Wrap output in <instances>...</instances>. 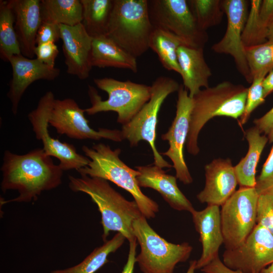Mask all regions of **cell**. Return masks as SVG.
I'll list each match as a JSON object with an SVG mask.
<instances>
[{
	"instance_id": "6da1fadb",
	"label": "cell",
	"mask_w": 273,
	"mask_h": 273,
	"mask_svg": "<svg viewBox=\"0 0 273 273\" xmlns=\"http://www.w3.org/2000/svg\"><path fill=\"white\" fill-rule=\"evenodd\" d=\"M1 170L2 191L16 190L17 197L1 200L3 205L9 202L35 201L42 192L58 187L62 183L63 170L55 164L42 148L33 149L23 155L6 150Z\"/></svg>"
},
{
	"instance_id": "7a4b0ae2",
	"label": "cell",
	"mask_w": 273,
	"mask_h": 273,
	"mask_svg": "<svg viewBox=\"0 0 273 273\" xmlns=\"http://www.w3.org/2000/svg\"><path fill=\"white\" fill-rule=\"evenodd\" d=\"M68 178L71 191L87 194L97 205L101 214L104 242L111 231L121 233L129 242L135 238L133 222L143 215L134 200H126L102 178L69 175Z\"/></svg>"
},
{
	"instance_id": "3957f363",
	"label": "cell",
	"mask_w": 273,
	"mask_h": 273,
	"mask_svg": "<svg viewBox=\"0 0 273 273\" xmlns=\"http://www.w3.org/2000/svg\"><path fill=\"white\" fill-rule=\"evenodd\" d=\"M248 87L229 81L201 89L193 98V107L190 118L186 146L190 154L199 151L198 139L204 125L215 116L240 118L245 107Z\"/></svg>"
},
{
	"instance_id": "277c9868",
	"label": "cell",
	"mask_w": 273,
	"mask_h": 273,
	"mask_svg": "<svg viewBox=\"0 0 273 273\" xmlns=\"http://www.w3.org/2000/svg\"><path fill=\"white\" fill-rule=\"evenodd\" d=\"M82 150L90 161L87 166L77 170L80 175L100 177L113 183L131 195L147 219L155 217L159 211L158 204L141 191L137 180L140 172L120 159V148L112 150L109 145L100 143L92 147L83 146Z\"/></svg>"
},
{
	"instance_id": "5b68a950",
	"label": "cell",
	"mask_w": 273,
	"mask_h": 273,
	"mask_svg": "<svg viewBox=\"0 0 273 273\" xmlns=\"http://www.w3.org/2000/svg\"><path fill=\"white\" fill-rule=\"evenodd\" d=\"M154 27L148 0H114L106 35L137 58L149 49Z\"/></svg>"
},
{
	"instance_id": "8992f818",
	"label": "cell",
	"mask_w": 273,
	"mask_h": 273,
	"mask_svg": "<svg viewBox=\"0 0 273 273\" xmlns=\"http://www.w3.org/2000/svg\"><path fill=\"white\" fill-rule=\"evenodd\" d=\"M94 82L107 93L108 98L103 100L96 89L89 85L91 106L85 109V112L89 115L102 112H116L117 121L122 125L129 122L151 98V85L109 77L95 78Z\"/></svg>"
},
{
	"instance_id": "52a82bcc",
	"label": "cell",
	"mask_w": 273,
	"mask_h": 273,
	"mask_svg": "<svg viewBox=\"0 0 273 273\" xmlns=\"http://www.w3.org/2000/svg\"><path fill=\"white\" fill-rule=\"evenodd\" d=\"M132 226L141 248L135 262L143 273H173L177 263L189 258L193 250L189 243L167 241L150 226L144 216L134 220Z\"/></svg>"
},
{
	"instance_id": "ba28073f",
	"label": "cell",
	"mask_w": 273,
	"mask_h": 273,
	"mask_svg": "<svg viewBox=\"0 0 273 273\" xmlns=\"http://www.w3.org/2000/svg\"><path fill=\"white\" fill-rule=\"evenodd\" d=\"M179 86L173 78L157 77L151 85L149 101L129 122L122 125L121 130L124 140H127L131 147L136 146L141 141L147 142L153 152L154 164L161 168H169L172 165L163 158L155 145L158 113L166 98L178 91Z\"/></svg>"
},
{
	"instance_id": "9c48e42d",
	"label": "cell",
	"mask_w": 273,
	"mask_h": 273,
	"mask_svg": "<svg viewBox=\"0 0 273 273\" xmlns=\"http://www.w3.org/2000/svg\"><path fill=\"white\" fill-rule=\"evenodd\" d=\"M148 9L154 28L171 33L185 46L204 49L208 34L199 26L188 1L149 0Z\"/></svg>"
},
{
	"instance_id": "30bf717a",
	"label": "cell",
	"mask_w": 273,
	"mask_h": 273,
	"mask_svg": "<svg viewBox=\"0 0 273 273\" xmlns=\"http://www.w3.org/2000/svg\"><path fill=\"white\" fill-rule=\"evenodd\" d=\"M258 197L255 187H240L221 206V226L226 249L240 245L256 225Z\"/></svg>"
},
{
	"instance_id": "8fae6325",
	"label": "cell",
	"mask_w": 273,
	"mask_h": 273,
	"mask_svg": "<svg viewBox=\"0 0 273 273\" xmlns=\"http://www.w3.org/2000/svg\"><path fill=\"white\" fill-rule=\"evenodd\" d=\"M55 100L52 91H48L39 99L37 107L28 115L36 138L41 141L45 153L57 158L63 171H77L87 166L90 159L79 154L74 145L52 138L48 130L49 118Z\"/></svg>"
},
{
	"instance_id": "7c38bea8",
	"label": "cell",
	"mask_w": 273,
	"mask_h": 273,
	"mask_svg": "<svg viewBox=\"0 0 273 273\" xmlns=\"http://www.w3.org/2000/svg\"><path fill=\"white\" fill-rule=\"evenodd\" d=\"M85 109L81 108L71 98L55 99L49 118V124L60 134H65L76 140L90 139L99 141L102 139L114 142L124 140L121 130L90 127L85 118Z\"/></svg>"
},
{
	"instance_id": "4fadbf2b",
	"label": "cell",
	"mask_w": 273,
	"mask_h": 273,
	"mask_svg": "<svg viewBox=\"0 0 273 273\" xmlns=\"http://www.w3.org/2000/svg\"><path fill=\"white\" fill-rule=\"evenodd\" d=\"M223 262L228 267L243 273H256L273 263V234L256 224L238 247L225 249Z\"/></svg>"
},
{
	"instance_id": "5bb4252c",
	"label": "cell",
	"mask_w": 273,
	"mask_h": 273,
	"mask_svg": "<svg viewBox=\"0 0 273 273\" xmlns=\"http://www.w3.org/2000/svg\"><path fill=\"white\" fill-rule=\"evenodd\" d=\"M248 1L224 0L222 7L227 17V27L222 38L212 46L213 52L231 56L238 72L249 83L253 78L247 62L242 33L248 17Z\"/></svg>"
},
{
	"instance_id": "9a60e30c",
	"label": "cell",
	"mask_w": 273,
	"mask_h": 273,
	"mask_svg": "<svg viewBox=\"0 0 273 273\" xmlns=\"http://www.w3.org/2000/svg\"><path fill=\"white\" fill-rule=\"evenodd\" d=\"M193 100L188 90L180 85L177 91L175 116L168 131L161 135L167 141L168 149L161 155L167 156L172 161L176 172V177L185 185L193 182V178L187 166L184 156V148L189 131Z\"/></svg>"
},
{
	"instance_id": "2e32d148",
	"label": "cell",
	"mask_w": 273,
	"mask_h": 273,
	"mask_svg": "<svg viewBox=\"0 0 273 273\" xmlns=\"http://www.w3.org/2000/svg\"><path fill=\"white\" fill-rule=\"evenodd\" d=\"M9 62L12 68V77L7 95L12 104V111L15 115L20 100L28 87L36 80H55L59 76L60 70L36 58H28L22 54L12 56Z\"/></svg>"
},
{
	"instance_id": "e0dca14e",
	"label": "cell",
	"mask_w": 273,
	"mask_h": 273,
	"mask_svg": "<svg viewBox=\"0 0 273 273\" xmlns=\"http://www.w3.org/2000/svg\"><path fill=\"white\" fill-rule=\"evenodd\" d=\"M59 27L67 73L81 80L87 79L93 67L90 63L93 38L81 23Z\"/></svg>"
},
{
	"instance_id": "ac0fdd59",
	"label": "cell",
	"mask_w": 273,
	"mask_h": 273,
	"mask_svg": "<svg viewBox=\"0 0 273 273\" xmlns=\"http://www.w3.org/2000/svg\"><path fill=\"white\" fill-rule=\"evenodd\" d=\"M205 184L197 199L207 205L222 206L236 191L238 180L230 159L218 158L205 166Z\"/></svg>"
},
{
	"instance_id": "d6986e66",
	"label": "cell",
	"mask_w": 273,
	"mask_h": 273,
	"mask_svg": "<svg viewBox=\"0 0 273 273\" xmlns=\"http://www.w3.org/2000/svg\"><path fill=\"white\" fill-rule=\"evenodd\" d=\"M191 213L202 247L196 269H201L219 255V248L223 243L220 210L218 206L207 205L202 210L194 209Z\"/></svg>"
},
{
	"instance_id": "ffe728a7",
	"label": "cell",
	"mask_w": 273,
	"mask_h": 273,
	"mask_svg": "<svg viewBox=\"0 0 273 273\" xmlns=\"http://www.w3.org/2000/svg\"><path fill=\"white\" fill-rule=\"evenodd\" d=\"M14 16V27L21 54L34 58L37 31L41 24L40 1L9 0Z\"/></svg>"
},
{
	"instance_id": "44dd1931",
	"label": "cell",
	"mask_w": 273,
	"mask_h": 273,
	"mask_svg": "<svg viewBox=\"0 0 273 273\" xmlns=\"http://www.w3.org/2000/svg\"><path fill=\"white\" fill-rule=\"evenodd\" d=\"M140 172L137 177L140 187L151 188L157 191L173 209L191 213L195 209L178 188L176 176L168 174L155 165L135 167Z\"/></svg>"
},
{
	"instance_id": "7402d4cb",
	"label": "cell",
	"mask_w": 273,
	"mask_h": 273,
	"mask_svg": "<svg viewBox=\"0 0 273 273\" xmlns=\"http://www.w3.org/2000/svg\"><path fill=\"white\" fill-rule=\"evenodd\" d=\"M177 58L183 85L191 98L201 87H209L212 72L205 59L203 48L181 45L177 50Z\"/></svg>"
},
{
	"instance_id": "603a6c76",
	"label": "cell",
	"mask_w": 273,
	"mask_h": 273,
	"mask_svg": "<svg viewBox=\"0 0 273 273\" xmlns=\"http://www.w3.org/2000/svg\"><path fill=\"white\" fill-rule=\"evenodd\" d=\"M90 63L92 67L125 69L134 73L138 71L136 58L107 35L93 38Z\"/></svg>"
},
{
	"instance_id": "cb8c5ba5",
	"label": "cell",
	"mask_w": 273,
	"mask_h": 273,
	"mask_svg": "<svg viewBox=\"0 0 273 273\" xmlns=\"http://www.w3.org/2000/svg\"><path fill=\"white\" fill-rule=\"evenodd\" d=\"M245 138L249 145L248 152L234 168L240 187L254 188L256 184V166L268 139L255 126L246 130Z\"/></svg>"
},
{
	"instance_id": "d4e9b609",
	"label": "cell",
	"mask_w": 273,
	"mask_h": 273,
	"mask_svg": "<svg viewBox=\"0 0 273 273\" xmlns=\"http://www.w3.org/2000/svg\"><path fill=\"white\" fill-rule=\"evenodd\" d=\"M114 0H80L81 23L93 38L106 35Z\"/></svg>"
},
{
	"instance_id": "484cf974",
	"label": "cell",
	"mask_w": 273,
	"mask_h": 273,
	"mask_svg": "<svg viewBox=\"0 0 273 273\" xmlns=\"http://www.w3.org/2000/svg\"><path fill=\"white\" fill-rule=\"evenodd\" d=\"M40 12L41 22L72 26L82 20L80 0H41Z\"/></svg>"
},
{
	"instance_id": "4316f807",
	"label": "cell",
	"mask_w": 273,
	"mask_h": 273,
	"mask_svg": "<svg viewBox=\"0 0 273 273\" xmlns=\"http://www.w3.org/2000/svg\"><path fill=\"white\" fill-rule=\"evenodd\" d=\"M181 41L171 33L162 29L154 28L150 35L149 49L157 54L163 67L179 75L180 69L178 62L177 50Z\"/></svg>"
},
{
	"instance_id": "83f0119b",
	"label": "cell",
	"mask_w": 273,
	"mask_h": 273,
	"mask_svg": "<svg viewBox=\"0 0 273 273\" xmlns=\"http://www.w3.org/2000/svg\"><path fill=\"white\" fill-rule=\"evenodd\" d=\"M125 239L123 235L117 233L111 239L95 249L78 264L65 269L53 270L52 273H94L109 261L110 254L118 249Z\"/></svg>"
},
{
	"instance_id": "f1b7e54d",
	"label": "cell",
	"mask_w": 273,
	"mask_h": 273,
	"mask_svg": "<svg viewBox=\"0 0 273 273\" xmlns=\"http://www.w3.org/2000/svg\"><path fill=\"white\" fill-rule=\"evenodd\" d=\"M14 16L9 1H0V57L8 62L14 55H21L14 27Z\"/></svg>"
},
{
	"instance_id": "f546056e",
	"label": "cell",
	"mask_w": 273,
	"mask_h": 273,
	"mask_svg": "<svg viewBox=\"0 0 273 273\" xmlns=\"http://www.w3.org/2000/svg\"><path fill=\"white\" fill-rule=\"evenodd\" d=\"M193 14L199 25L203 30L220 24L224 13L222 1H188Z\"/></svg>"
},
{
	"instance_id": "4dcf8cb0",
	"label": "cell",
	"mask_w": 273,
	"mask_h": 273,
	"mask_svg": "<svg viewBox=\"0 0 273 273\" xmlns=\"http://www.w3.org/2000/svg\"><path fill=\"white\" fill-rule=\"evenodd\" d=\"M251 75L266 76L273 69V39L254 46L245 48Z\"/></svg>"
},
{
	"instance_id": "1f68e13d",
	"label": "cell",
	"mask_w": 273,
	"mask_h": 273,
	"mask_svg": "<svg viewBox=\"0 0 273 273\" xmlns=\"http://www.w3.org/2000/svg\"><path fill=\"white\" fill-rule=\"evenodd\" d=\"M261 0L251 1L250 12L242 33V41L245 48L256 46L265 42L267 32L262 27L259 20Z\"/></svg>"
},
{
	"instance_id": "d6a6232c",
	"label": "cell",
	"mask_w": 273,
	"mask_h": 273,
	"mask_svg": "<svg viewBox=\"0 0 273 273\" xmlns=\"http://www.w3.org/2000/svg\"><path fill=\"white\" fill-rule=\"evenodd\" d=\"M266 76L255 77L248 87L246 104L244 112L240 118L239 123L241 126L247 122L252 112L265 101L262 87V81Z\"/></svg>"
},
{
	"instance_id": "836d02e7",
	"label": "cell",
	"mask_w": 273,
	"mask_h": 273,
	"mask_svg": "<svg viewBox=\"0 0 273 273\" xmlns=\"http://www.w3.org/2000/svg\"><path fill=\"white\" fill-rule=\"evenodd\" d=\"M256 224H260L273 234V193L259 195Z\"/></svg>"
},
{
	"instance_id": "e575fe53",
	"label": "cell",
	"mask_w": 273,
	"mask_h": 273,
	"mask_svg": "<svg viewBox=\"0 0 273 273\" xmlns=\"http://www.w3.org/2000/svg\"><path fill=\"white\" fill-rule=\"evenodd\" d=\"M255 188L259 195L273 193V146L260 175L256 178Z\"/></svg>"
},
{
	"instance_id": "d590c367",
	"label": "cell",
	"mask_w": 273,
	"mask_h": 273,
	"mask_svg": "<svg viewBox=\"0 0 273 273\" xmlns=\"http://www.w3.org/2000/svg\"><path fill=\"white\" fill-rule=\"evenodd\" d=\"M60 39L61 32L59 25L41 22L36 35V45L49 42L56 43Z\"/></svg>"
},
{
	"instance_id": "8d00e7d4",
	"label": "cell",
	"mask_w": 273,
	"mask_h": 273,
	"mask_svg": "<svg viewBox=\"0 0 273 273\" xmlns=\"http://www.w3.org/2000/svg\"><path fill=\"white\" fill-rule=\"evenodd\" d=\"M59 53L57 46L53 42L37 44L34 50L36 58L52 67H55V61Z\"/></svg>"
},
{
	"instance_id": "74e56055",
	"label": "cell",
	"mask_w": 273,
	"mask_h": 273,
	"mask_svg": "<svg viewBox=\"0 0 273 273\" xmlns=\"http://www.w3.org/2000/svg\"><path fill=\"white\" fill-rule=\"evenodd\" d=\"M253 122L260 132L264 133L269 142H273V107L264 115L255 119Z\"/></svg>"
},
{
	"instance_id": "f35d334b",
	"label": "cell",
	"mask_w": 273,
	"mask_h": 273,
	"mask_svg": "<svg viewBox=\"0 0 273 273\" xmlns=\"http://www.w3.org/2000/svg\"><path fill=\"white\" fill-rule=\"evenodd\" d=\"M259 17L262 27L268 32L273 25V0L262 1Z\"/></svg>"
},
{
	"instance_id": "ab89813d",
	"label": "cell",
	"mask_w": 273,
	"mask_h": 273,
	"mask_svg": "<svg viewBox=\"0 0 273 273\" xmlns=\"http://www.w3.org/2000/svg\"><path fill=\"white\" fill-rule=\"evenodd\" d=\"M202 273H243L239 270H234L226 266L219 258V255L201 269Z\"/></svg>"
},
{
	"instance_id": "60d3db41",
	"label": "cell",
	"mask_w": 273,
	"mask_h": 273,
	"mask_svg": "<svg viewBox=\"0 0 273 273\" xmlns=\"http://www.w3.org/2000/svg\"><path fill=\"white\" fill-rule=\"evenodd\" d=\"M138 242L136 239L129 242V249L127 260L121 273H133L136 257Z\"/></svg>"
},
{
	"instance_id": "b9f144b4",
	"label": "cell",
	"mask_w": 273,
	"mask_h": 273,
	"mask_svg": "<svg viewBox=\"0 0 273 273\" xmlns=\"http://www.w3.org/2000/svg\"><path fill=\"white\" fill-rule=\"evenodd\" d=\"M262 84L264 96L265 98L273 92V69L264 78Z\"/></svg>"
},
{
	"instance_id": "7bdbcfd3",
	"label": "cell",
	"mask_w": 273,
	"mask_h": 273,
	"mask_svg": "<svg viewBox=\"0 0 273 273\" xmlns=\"http://www.w3.org/2000/svg\"><path fill=\"white\" fill-rule=\"evenodd\" d=\"M197 261L196 260H192L190 262L189 268L187 273H195Z\"/></svg>"
},
{
	"instance_id": "ee69618b",
	"label": "cell",
	"mask_w": 273,
	"mask_h": 273,
	"mask_svg": "<svg viewBox=\"0 0 273 273\" xmlns=\"http://www.w3.org/2000/svg\"><path fill=\"white\" fill-rule=\"evenodd\" d=\"M256 273H273V263Z\"/></svg>"
},
{
	"instance_id": "f6af8a7d",
	"label": "cell",
	"mask_w": 273,
	"mask_h": 273,
	"mask_svg": "<svg viewBox=\"0 0 273 273\" xmlns=\"http://www.w3.org/2000/svg\"><path fill=\"white\" fill-rule=\"evenodd\" d=\"M267 39H273V25L268 29L267 34Z\"/></svg>"
}]
</instances>
